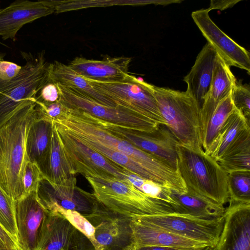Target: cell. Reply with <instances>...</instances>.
<instances>
[{
  "instance_id": "obj_42",
  "label": "cell",
  "mask_w": 250,
  "mask_h": 250,
  "mask_svg": "<svg viewBox=\"0 0 250 250\" xmlns=\"http://www.w3.org/2000/svg\"><path fill=\"white\" fill-rule=\"evenodd\" d=\"M203 250H213V248H212L210 246H208L204 248Z\"/></svg>"
},
{
  "instance_id": "obj_17",
  "label": "cell",
  "mask_w": 250,
  "mask_h": 250,
  "mask_svg": "<svg viewBox=\"0 0 250 250\" xmlns=\"http://www.w3.org/2000/svg\"><path fill=\"white\" fill-rule=\"evenodd\" d=\"M14 210L20 250H36L46 212L36 191L14 201Z\"/></svg>"
},
{
  "instance_id": "obj_25",
  "label": "cell",
  "mask_w": 250,
  "mask_h": 250,
  "mask_svg": "<svg viewBox=\"0 0 250 250\" xmlns=\"http://www.w3.org/2000/svg\"><path fill=\"white\" fill-rule=\"evenodd\" d=\"M248 129H250V122L240 111L235 108L223 125L208 150L205 152L218 162L229 147Z\"/></svg>"
},
{
  "instance_id": "obj_18",
  "label": "cell",
  "mask_w": 250,
  "mask_h": 250,
  "mask_svg": "<svg viewBox=\"0 0 250 250\" xmlns=\"http://www.w3.org/2000/svg\"><path fill=\"white\" fill-rule=\"evenodd\" d=\"M131 61V58L124 56L103 60L76 57L68 65L85 78L101 82H115L123 80L128 74Z\"/></svg>"
},
{
  "instance_id": "obj_27",
  "label": "cell",
  "mask_w": 250,
  "mask_h": 250,
  "mask_svg": "<svg viewBox=\"0 0 250 250\" xmlns=\"http://www.w3.org/2000/svg\"><path fill=\"white\" fill-rule=\"evenodd\" d=\"M172 197L179 205V213L204 219H213L223 216L225 213L224 205L196 194L173 191Z\"/></svg>"
},
{
  "instance_id": "obj_34",
  "label": "cell",
  "mask_w": 250,
  "mask_h": 250,
  "mask_svg": "<svg viewBox=\"0 0 250 250\" xmlns=\"http://www.w3.org/2000/svg\"><path fill=\"white\" fill-rule=\"evenodd\" d=\"M231 97L235 108L250 122V85L236 81L231 92Z\"/></svg>"
},
{
  "instance_id": "obj_32",
  "label": "cell",
  "mask_w": 250,
  "mask_h": 250,
  "mask_svg": "<svg viewBox=\"0 0 250 250\" xmlns=\"http://www.w3.org/2000/svg\"><path fill=\"white\" fill-rule=\"evenodd\" d=\"M0 225L9 234L19 249L14 201L0 187ZM20 250V249H19Z\"/></svg>"
},
{
  "instance_id": "obj_31",
  "label": "cell",
  "mask_w": 250,
  "mask_h": 250,
  "mask_svg": "<svg viewBox=\"0 0 250 250\" xmlns=\"http://www.w3.org/2000/svg\"><path fill=\"white\" fill-rule=\"evenodd\" d=\"M46 210L57 212L62 215L89 240L95 250H100L95 239L94 227L80 213L75 210L64 209L56 205L50 207Z\"/></svg>"
},
{
  "instance_id": "obj_28",
  "label": "cell",
  "mask_w": 250,
  "mask_h": 250,
  "mask_svg": "<svg viewBox=\"0 0 250 250\" xmlns=\"http://www.w3.org/2000/svg\"><path fill=\"white\" fill-rule=\"evenodd\" d=\"M234 109L230 93L218 104L204 126L202 146L205 152L208 150L223 125Z\"/></svg>"
},
{
  "instance_id": "obj_35",
  "label": "cell",
  "mask_w": 250,
  "mask_h": 250,
  "mask_svg": "<svg viewBox=\"0 0 250 250\" xmlns=\"http://www.w3.org/2000/svg\"><path fill=\"white\" fill-rule=\"evenodd\" d=\"M43 178L38 166L28 161L22 179L23 194L21 198L37 191L39 182Z\"/></svg>"
},
{
  "instance_id": "obj_16",
  "label": "cell",
  "mask_w": 250,
  "mask_h": 250,
  "mask_svg": "<svg viewBox=\"0 0 250 250\" xmlns=\"http://www.w3.org/2000/svg\"><path fill=\"white\" fill-rule=\"evenodd\" d=\"M55 13L53 0H17L0 9V37L15 41L18 32L26 24Z\"/></svg>"
},
{
  "instance_id": "obj_15",
  "label": "cell",
  "mask_w": 250,
  "mask_h": 250,
  "mask_svg": "<svg viewBox=\"0 0 250 250\" xmlns=\"http://www.w3.org/2000/svg\"><path fill=\"white\" fill-rule=\"evenodd\" d=\"M228 202L223 229L213 250H250V203Z\"/></svg>"
},
{
  "instance_id": "obj_21",
  "label": "cell",
  "mask_w": 250,
  "mask_h": 250,
  "mask_svg": "<svg viewBox=\"0 0 250 250\" xmlns=\"http://www.w3.org/2000/svg\"><path fill=\"white\" fill-rule=\"evenodd\" d=\"M39 168L43 178L54 189L65 191L76 188V178L69 173L53 124L48 151Z\"/></svg>"
},
{
  "instance_id": "obj_11",
  "label": "cell",
  "mask_w": 250,
  "mask_h": 250,
  "mask_svg": "<svg viewBox=\"0 0 250 250\" xmlns=\"http://www.w3.org/2000/svg\"><path fill=\"white\" fill-rule=\"evenodd\" d=\"M84 217L94 228L100 250H124L133 243L131 218L115 212L98 202L92 213Z\"/></svg>"
},
{
  "instance_id": "obj_44",
  "label": "cell",
  "mask_w": 250,
  "mask_h": 250,
  "mask_svg": "<svg viewBox=\"0 0 250 250\" xmlns=\"http://www.w3.org/2000/svg\"></svg>"
},
{
  "instance_id": "obj_8",
  "label": "cell",
  "mask_w": 250,
  "mask_h": 250,
  "mask_svg": "<svg viewBox=\"0 0 250 250\" xmlns=\"http://www.w3.org/2000/svg\"><path fill=\"white\" fill-rule=\"evenodd\" d=\"M87 79V78H86ZM95 89L118 106L166 125L154 93V85L128 74L122 80L101 82L87 79Z\"/></svg>"
},
{
  "instance_id": "obj_23",
  "label": "cell",
  "mask_w": 250,
  "mask_h": 250,
  "mask_svg": "<svg viewBox=\"0 0 250 250\" xmlns=\"http://www.w3.org/2000/svg\"><path fill=\"white\" fill-rule=\"evenodd\" d=\"M236 81L230 66L217 53L210 89L201 107L203 131L217 105L230 94Z\"/></svg>"
},
{
  "instance_id": "obj_22",
  "label": "cell",
  "mask_w": 250,
  "mask_h": 250,
  "mask_svg": "<svg viewBox=\"0 0 250 250\" xmlns=\"http://www.w3.org/2000/svg\"><path fill=\"white\" fill-rule=\"evenodd\" d=\"M48 78L49 81L73 90L100 104L112 107L118 106L95 89L87 79L78 74L68 65L58 61L49 63Z\"/></svg>"
},
{
  "instance_id": "obj_19",
  "label": "cell",
  "mask_w": 250,
  "mask_h": 250,
  "mask_svg": "<svg viewBox=\"0 0 250 250\" xmlns=\"http://www.w3.org/2000/svg\"><path fill=\"white\" fill-rule=\"evenodd\" d=\"M217 52L207 43L198 54L189 72L184 77L187 84L186 92L192 96L201 107L210 89Z\"/></svg>"
},
{
  "instance_id": "obj_30",
  "label": "cell",
  "mask_w": 250,
  "mask_h": 250,
  "mask_svg": "<svg viewBox=\"0 0 250 250\" xmlns=\"http://www.w3.org/2000/svg\"><path fill=\"white\" fill-rule=\"evenodd\" d=\"M229 200L250 203V171H238L228 173Z\"/></svg>"
},
{
  "instance_id": "obj_43",
  "label": "cell",
  "mask_w": 250,
  "mask_h": 250,
  "mask_svg": "<svg viewBox=\"0 0 250 250\" xmlns=\"http://www.w3.org/2000/svg\"><path fill=\"white\" fill-rule=\"evenodd\" d=\"M0 44H1L2 45H4V44L1 43V42H0Z\"/></svg>"
},
{
  "instance_id": "obj_3",
  "label": "cell",
  "mask_w": 250,
  "mask_h": 250,
  "mask_svg": "<svg viewBox=\"0 0 250 250\" xmlns=\"http://www.w3.org/2000/svg\"><path fill=\"white\" fill-rule=\"evenodd\" d=\"M153 88L166 125L179 144L194 151H203L201 107L198 102L186 91Z\"/></svg>"
},
{
  "instance_id": "obj_9",
  "label": "cell",
  "mask_w": 250,
  "mask_h": 250,
  "mask_svg": "<svg viewBox=\"0 0 250 250\" xmlns=\"http://www.w3.org/2000/svg\"><path fill=\"white\" fill-rule=\"evenodd\" d=\"M132 218L140 223L205 243L212 248L217 243L224 221V215L213 219H204L176 212Z\"/></svg>"
},
{
  "instance_id": "obj_37",
  "label": "cell",
  "mask_w": 250,
  "mask_h": 250,
  "mask_svg": "<svg viewBox=\"0 0 250 250\" xmlns=\"http://www.w3.org/2000/svg\"><path fill=\"white\" fill-rule=\"evenodd\" d=\"M59 93L57 85L50 82L41 89L36 98V102L42 103H52L58 101Z\"/></svg>"
},
{
  "instance_id": "obj_2",
  "label": "cell",
  "mask_w": 250,
  "mask_h": 250,
  "mask_svg": "<svg viewBox=\"0 0 250 250\" xmlns=\"http://www.w3.org/2000/svg\"><path fill=\"white\" fill-rule=\"evenodd\" d=\"M35 101L24 104L0 128V187L14 201L23 194L22 179L29 161L26 140L38 115Z\"/></svg>"
},
{
  "instance_id": "obj_6",
  "label": "cell",
  "mask_w": 250,
  "mask_h": 250,
  "mask_svg": "<svg viewBox=\"0 0 250 250\" xmlns=\"http://www.w3.org/2000/svg\"><path fill=\"white\" fill-rule=\"evenodd\" d=\"M25 63L19 74L0 88V128L27 103L36 100L49 81L48 67L44 51L21 52Z\"/></svg>"
},
{
  "instance_id": "obj_10",
  "label": "cell",
  "mask_w": 250,
  "mask_h": 250,
  "mask_svg": "<svg viewBox=\"0 0 250 250\" xmlns=\"http://www.w3.org/2000/svg\"><path fill=\"white\" fill-rule=\"evenodd\" d=\"M59 100L64 105L86 111L121 127L139 132H151L160 125L127 108L100 104L73 90L56 84Z\"/></svg>"
},
{
  "instance_id": "obj_20",
  "label": "cell",
  "mask_w": 250,
  "mask_h": 250,
  "mask_svg": "<svg viewBox=\"0 0 250 250\" xmlns=\"http://www.w3.org/2000/svg\"><path fill=\"white\" fill-rule=\"evenodd\" d=\"M77 188L75 192L61 194L54 190L48 182L42 178L37 189V198L45 210L56 205L64 209L77 211L85 217L93 212L95 200L86 192Z\"/></svg>"
},
{
  "instance_id": "obj_13",
  "label": "cell",
  "mask_w": 250,
  "mask_h": 250,
  "mask_svg": "<svg viewBox=\"0 0 250 250\" xmlns=\"http://www.w3.org/2000/svg\"><path fill=\"white\" fill-rule=\"evenodd\" d=\"M118 136L177 169V146L179 144L168 127L163 125L151 132L129 130L105 121Z\"/></svg>"
},
{
  "instance_id": "obj_39",
  "label": "cell",
  "mask_w": 250,
  "mask_h": 250,
  "mask_svg": "<svg viewBox=\"0 0 250 250\" xmlns=\"http://www.w3.org/2000/svg\"><path fill=\"white\" fill-rule=\"evenodd\" d=\"M0 243L4 246L8 250H19L9 234L0 225Z\"/></svg>"
},
{
  "instance_id": "obj_29",
  "label": "cell",
  "mask_w": 250,
  "mask_h": 250,
  "mask_svg": "<svg viewBox=\"0 0 250 250\" xmlns=\"http://www.w3.org/2000/svg\"><path fill=\"white\" fill-rule=\"evenodd\" d=\"M125 176L135 187L147 196L171 206L176 213L179 205L172 197L173 191L160 184L143 178L128 169L125 171Z\"/></svg>"
},
{
  "instance_id": "obj_7",
  "label": "cell",
  "mask_w": 250,
  "mask_h": 250,
  "mask_svg": "<svg viewBox=\"0 0 250 250\" xmlns=\"http://www.w3.org/2000/svg\"><path fill=\"white\" fill-rule=\"evenodd\" d=\"M52 121L70 174L79 173L85 178L102 181L114 178L126 180V168L81 143Z\"/></svg>"
},
{
  "instance_id": "obj_36",
  "label": "cell",
  "mask_w": 250,
  "mask_h": 250,
  "mask_svg": "<svg viewBox=\"0 0 250 250\" xmlns=\"http://www.w3.org/2000/svg\"><path fill=\"white\" fill-rule=\"evenodd\" d=\"M5 54L0 52V88L10 82L20 72L22 65L4 60Z\"/></svg>"
},
{
  "instance_id": "obj_12",
  "label": "cell",
  "mask_w": 250,
  "mask_h": 250,
  "mask_svg": "<svg viewBox=\"0 0 250 250\" xmlns=\"http://www.w3.org/2000/svg\"><path fill=\"white\" fill-rule=\"evenodd\" d=\"M95 250L89 240L64 217L46 210L36 250Z\"/></svg>"
},
{
  "instance_id": "obj_14",
  "label": "cell",
  "mask_w": 250,
  "mask_h": 250,
  "mask_svg": "<svg viewBox=\"0 0 250 250\" xmlns=\"http://www.w3.org/2000/svg\"><path fill=\"white\" fill-rule=\"evenodd\" d=\"M209 11L202 9L193 11L191 17L208 43L230 67L235 66L250 74V53L222 31L212 21Z\"/></svg>"
},
{
  "instance_id": "obj_24",
  "label": "cell",
  "mask_w": 250,
  "mask_h": 250,
  "mask_svg": "<svg viewBox=\"0 0 250 250\" xmlns=\"http://www.w3.org/2000/svg\"><path fill=\"white\" fill-rule=\"evenodd\" d=\"M133 243L137 245L181 248H205L208 245L140 223L131 218Z\"/></svg>"
},
{
  "instance_id": "obj_1",
  "label": "cell",
  "mask_w": 250,
  "mask_h": 250,
  "mask_svg": "<svg viewBox=\"0 0 250 250\" xmlns=\"http://www.w3.org/2000/svg\"><path fill=\"white\" fill-rule=\"evenodd\" d=\"M62 104L61 115L52 120L73 138L107 159L113 151L126 155L142 168L148 180L175 191L182 188L183 181L176 169L117 135L104 120Z\"/></svg>"
},
{
  "instance_id": "obj_4",
  "label": "cell",
  "mask_w": 250,
  "mask_h": 250,
  "mask_svg": "<svg viewBox=\"0 0 250 250\" xmlns=\"http://www.w3.org/2000/svg\"><path fill=\"white\" fill-rule=\"evenodd\" d=\"M177 169L187 192L224 205L229 202L228 173L213 157L178 144Z\"/></svg>"
},
{
  "instance_id": "obj_26",
  "label": "cell",
  "mask_w": 250,
  "mask_h": 250,
  "mask_svg": "<svg viewBox=\"0 0 250 250\" xmlns=\"http://www.w3.org/2000/svg\"><path fill=\"white\" fill-rule=\"evenodd\" d=\"M52 128V120L38 112L28 130L26 140V154L29 161L39 167L44 162L48 151Z\"/></svg>"
},
{
  "instance_id": "obj_38",
  "label": "cell",
  "mask_w": 250,
  "mask_h": 250,
  "mask_svg": "<svg viewBox=\"0 0 250 250\" xmlns=\"http://www.w3.org/2000/svg\"><path fill=\"white\" fill-rule=\"evenodd\" d=\"M205 248H191L160 246L137 245L132 243L124 250H203Z\"/></svg>"
},
{
  "instance_id": "obj_40",
  "label": "cell",
  "mask_w": 250,
  "mask_h": 250,
  "mask_svg": "<svg viewBox=\"0 0 250 250\" xmlns=\"http://www.w3.org/2000/svg\"><path fill=\"white\" fill-rule=\"evenodd\" d=\"M240 1L236 0H211L210 6L208 9L209 11L213 9L223 10L233 6Z\"/></svg>"
},
{
  "instance_id": "obj_41",
  "label": "cell",
  "mask_w": 250,
  "mask_h": 250,
  "mask_svg": "<svg viewBox=\"0 0 250 250\" xmlns=\"http://www.w3.org/2000/svg\"><path fill=\"white\" fill-rule=\"evenodd\" d=\"M0 250H8L4 246L0 243Z\"/></svg>"
},
{
  "instance_id": "obj_5",
  "label": "cell",
  "mask_w": 250,
  "mask_h": 250,
  "mask_svg": "<svg viewBox=\"0 0 250 250\" xmlns=\"http://www.w3.org/2000/svg\"><path fill=\"white\" fill-rule=\"evenodd\" d=\"M85 178L93 188L96 200L121 215L132 218L176 212L171 206L147 196L127 179Z\"/></svg>"
},
{
  "instance_id": "obj_33",
  "label": "cell",
  "mask_w": 250,
  "mask_h": 250,
  "mask_svg": "<svg viewBox=\"0 0 250 250\" xmlns=\"http://www.w3.org/2000/svg\"><path fill=\"white\" fill-rule=\"evenodd\" d=\"M218 163L227 173L250 171V146L224 157Z\"/></svg>"
}]
</instances>
